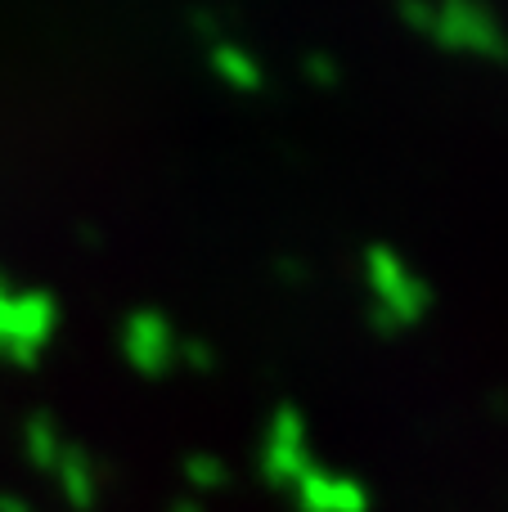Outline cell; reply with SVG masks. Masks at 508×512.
Wrapping results in <instances>:
<instances>
[{
  "mask_svg": "<svg viewBox=\"0 0 508 512\" xmlns=\"http://www.w3.org/2000/svg\"><path fill=\"white\" fill-rule=\"evenodd\" d=\"M185 481H189V490H216V486H225V468L216 463V454H189Z\"/></svg>",
  "mask_w": 508,
  "mask_h": 512,
  "instance_id": "cell-9",
  "label": "cell"
},
{
  "mask_svg": "<svg viewBox=\"0 0 508 512\" xmlns=\"http://www.w3.org/2000/svg\"><path fill=\"white\" fill-rule=\"evenodd\" d=\"M122 342H126L131 364L140 373H149V378H162V373L176 364V355H180L176 333H171V324L158 315V310H135V315L126 319Z\"/></svg>",
  "mask_w": 508,
  "mask_h": 512,
  "instance_id": "cell-3",
  "label": "cell"
},
{
  "mask_svg": "<svg viewBox=\"0 0 508 512\" xmlns=\"http://www.w3.org/2000/svg\"><path fill=\"white\" fill-rule=\"evenodd\" d=\"M297 508L302 512H365V490L347 477H329L311 463L297 481Z\"/></svg>",
  "mask_w": 508,
  "mask_h": 512,
  "instance_id": "cell-5",
  "label": "cell"
},
{
  "mask_svg": "<svg viewBox=\"0 0 508 512\" xmlns=\"http://www.w3.org/2000/svg\"><path fill=\"white\" fill-rule=\"evenodd\" d=\"M171 512H203V508H198L194 499H180V504H171Z\"/></svg>",
  "mask_w": 508,
  "mask_h": 512,
  "instance_id": "cell-12",
  "label": "cell"
},
{
  "mask_svg": "<svg viewBox=\"0 0 508 512\" xmlns=\"http://www.w3.org/2000/svg\"><path fill=\"white\" fill-rule=\"evenodd\" d=\"M0 512H32L23 504V499H14V495H0Z\"/></svg>",
  "mask_w": 508,
  "mask_h": 512,
  "instance_id": "cell-11",
  "label": "cell"
},
{
  "mask_svg": "<svg viewBox=\"0 0 508 512\" xmlns=\"http://www.w3.org/2000/svg\"><path fill=\"white\" fill-rule=\"evenodd\" d=\"M54 472H59V481H63V495H68L77 508H90V499H95V468H90L86 454L63 450V459L54 463Z\"/></svg>",
  "mask_w": 508,
  "mask_h": 512,
  "instance_id": "cell-6",
  "label": "cell"
},
{
  "mask_svg": "<svg viewBox=\"0 0 508 512\" xmlns=\"http://www.w3.org/2000/svg\"><path fill=\"white\" fill-rule=\"evenodd\" d=\"M369 288H374V319L383 333L414 324V319L428 310V288H423L419 274H410L401 265V256H392L387 248H369Z\"/></svg>",
  "mask_w": 508,
  "mask_h": 512,
  "instance_id": "cell-2",
  "label": "cell"
},
{
  "mask_svg": "<svg viewBox=\"0 0 508 512\" xmlns=\"http://www.w3.org/2000/svg\"><path fill=\"white\" fill-rule=\"evenodd\" d=\"M27 459L41 463V468H54V463L63 459L59 432H54L50 418H32V423H27Z\"/></svg>",
  "mask_w": 508,
  "mask_h": 512,
  "instance_id": "cell-8",
  "label": "cell"
},
{
  "mask_svg": "<svg viewBox=\"0 0 508 512\" xmlns=\"http://www.w3.org/2000/svg\"><path fill=\"white\" fill-rule=\"evenodd\" d=\"M212 68L221 72L234 90H243V95L261 90V68L243 50H234V45H212Z\"/></svg>",
  "mask_w": 508,
  "mask_h": 512,
  "instance_id": "cell-7",
  "label": "cell"
},
{
  "mask_svg": "<svg viewBox=\"0 0 508 512\" xmlns=\"http://www.w3.org/2000/svg\"><path fill=\"white\" fill-rule=\"evenodd\" d=\"M306 436H302V418L297 414H279L275 427H270V441H266V477L275 486H297L302 472L311 468L306 459Z\"/></svg>",
  "mask_w": 508,
  "mask_h": 512,
  "instance_id": "cell-4",
  "label": "cell"
},
{
  "mask_svg": "<svg viewBox=\"0 0 508 512\" xmlns=\"http://www.w3.org/2000/svg\"><path fill=\"white\" fill-rule=\"evenodd\" d=\"M311 77H315V81H329V86L338 81V68H333L329 54H311Z\"/></svg>",
  "mask_w": 508,
  "mask_h": 512,
  "instance_id": "cell-10",
  "label": "cell"
},
{
  "mask_svg": "<svg viewBox=\"0 0 508 512\" xmlns=\"http://www.w3.org/2000/svg\"><path fill=\"white\" fill-rule=\"evenodd\" d=\"M401 14L410 18V27L428 32L446 50L482 54L495 63L508 59V36L500 32L491 9L477 0H401Z\"/></svg>",
  "mask_w": 508,
  "mask_h": 512,
  "instance_id": "cell-1",
  "label": "cell"
}]
</instances>
